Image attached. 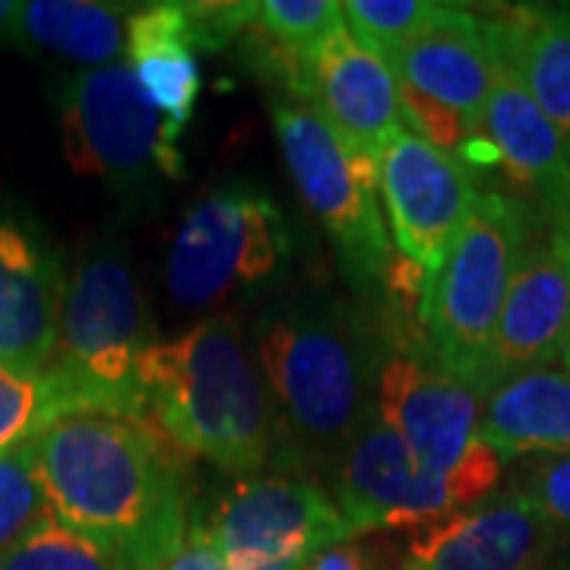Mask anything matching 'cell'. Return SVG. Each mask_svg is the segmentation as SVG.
Wrapping results in <instances>:
<instances>
[{"instance_id": "obj_24", "label": "cell", "mask_w": 570, "mask_h": 570, "mask_svg": "<svg viewBox=\"0 0 570 570\" xmlns=\"http://www.w3.org/2000/svg\"><path fill=\"white\" fill-rule=\"evenodd\" d=\"M0 570H137L124 554L48 517L0 554Z\"/></svg>"}, {"instance_id": "obj_17", "label": "cell", "mask_w": 570, "mask_h": 570, "mask_svg": "<svg viewBox=\"0 0 570 570\" xmlns=\"http://www.w3.org/2000/svg\"><path fill=\"white\" fill-rule=\"evenodd\" d=\"M491 96L482 130L508 184L558 223L570 213V156L554 124L504 63L491 61Z\"/></svg>"}, {"instance_id": "obj_1", "label": "cell", "mask_w": 570, "mask_h": 570, "mask_svg": "<svg viewBox=\"0 0 570 570\" xmlns=\"http://www.w3.org/2000/svg\"><path fill=\"white\" fill-rule=\"evenodd\" d=\"M48 513L137 570H165L187 539V494L178 453L111 412H73L29 444Z\"/></svg>"}, {"instance_id": "obj_31", "label": "cell", "mask_w": 570, "mask_h": 570, "mask_svg": "<svg viewBox=\"0 0 570 570\" xmlns=\"http://www.w3.org/2000/svg\"><path fill=\"white\" fill-rule=\"evenodd\" d=\"M165 570H228L225 568L223 554L213 546V539L206 535L200 523H190L187 539L178 549V554L165 564Z\"/></svg>"}, {"instance_id": "obj_18", "label": "cell", "mask_w": 570, "mask_h": 570, "mask_svg": "<svg viewBox=\"0 0 570 570\" xmlns=\"http://www.w3.org/2000/svg\"><path fill=\"white\" fill-rule=\"evenodd\" d=\"M384 63L396 82L456 111L472 137L482 130L494 70L485 26L475 13L444 3L441 13Z\"/></svg>"}, {"instance_id": "obj_14", "label": "cell", "mask_w": 570, "mask_h": 570, "mask_svg": "<svg viewBox=\"0 0 570 570\" xmlns=\"http://www.w3.org/2000/svg\"><path fill=\"white\" fill-rule=\"evenodd\" d=\"M302 102L324 118L348 149L377 159L400 130V86L387 63L365 51L348 29L305 58Z\"/></svg>"}, {"instance_id": "obj_6", "label": "cell", "mask_w": 570, "mask_h": 570, "mask_svg": "<svg viewBox=\"0 0 570 570\" xmlns=\"http://www.w3.org/2000/svg\"><path fill=\"white\" fill-rule=\"evenodd\" d=\"M269 111L285 168L311 216L333 238L348 283L365 298H384L393 245L377 206V159L348 149L311 105L279 96Z\"/></svg>"}, {"instance_id": "obj_20", "label": "cell", "mask_w": 570, "mask_h": 570, "mask_svg": "<svg viewBox=\"0 0 570 570\" xmlns=\"http://www.w3.org/2000/svg\"><path fill=\"white\" fill-rule=\"evenodd\" d=\"M482 26L491 61L517 73L532 102L561 134L570 156V13L504 10Z\"/></svg>"}, {"instance_id": "obj_11", "label": "cell", "mask_w": 570, "mask_h": 570, "mask_svg": "<svg viewBox=\"0 0 570 570\" xmlns=\"http://www.w3.org/2000/svg\"><path fill=\"white\" fill-rule=\"evenodd\" d=\"M377 168L393 242L434 276L479 197L472 168L406 127L384 146Z\"/></svg>"}, {"instance_id": "obj_10", "label": "cell", "mask_w": 570, "mask_h": 570, "mask_svg": "<svg viewBox=\"0 0 570 570\" xmlns=\"http://www.w3.org/2000/svg\"><path fill=\"white\" fill-rule=\"evenodd\" d=\"M200 527L228 570H305L321 551L352 539L336 501L288 469L245 475Z\"/></svg>"}, {"instance_id": "obj_3", "label": "cell", "mask_w": 570, "mask_h": 570, "mask_svg": "<svg viewBox=\"0 0 570 570\" xmlns=\"http://www.w3.org/2000/svg\"><path fill=\"white\" fill-rule=\"evenodd\" d=\"M146 425L178 456L257 475L276 460V412L257 355L235 317L216 314L140 358Z\"/></svg>"}, {"instance_id": "obj_32", "label": "cell", "mask_w": 570, "mask_h": 570, "mask_svg": "<svg viewBox=\"0 0 570 570\" xmlns=\"http://www.w3.org/2000/svg\"><path fill=\"white\" fill-rule=\"evenodd\" d=\"M305 570H384L381 568V558L377 551L367 549L362 542H336L324 549Z\"/></svg>"}, {"instance_id": "obj_33", "label": "cell", "mask_w": 570, "mask_h": 570, "mask_svg": "<svg viewBox=\"0 0 570 570\" xmlns=\"http://www.w3.org/2000/svg\"><path fill=\"white\" fill-rule=\"evenodd\" d=\"M17 22H20V3L0 0V45L17 41Z\"/></svg>"}, {"instance_id": "obj_19", "label": "cell", "mask_w": 570, "mask_h": 570, "mask_svg": "<svg viewBox=\"0 0 570 570\" xmlns=\"http://www.w3.org/2000/svg\"><path fill=\"white\" fill-rule=\"evenodd\" d=\"M479 441L504 460L570 453V374L561 367L517 371L482 396Z\"/></svg>"}, {"instance_id": "obj_35", "label": "cell", "mask_w": 570, "mask_h": 570, "mask_svg": "<svg viewBox=\"0 0 570 570\" xmlns=\"http://www.w3.org/2000/svg\"><path fill=\"white\" fill-rule=\"evenodd\" d=\"M561 358H564V365H568V374H570V346L564 348V355H561Z\"/></svg>"}, {"instance_id": "obj_21", "label": "cell", "mask_w": 570, "mask_h": 570, "mask_svg": "<svg viewBox=\"0 0 570 570\" xmlns=\"http://www.w3.org/2000/svg\"><path fill=\"white\" fill-rule=\"evenodd\" d=\"M127 63L163 121L181 134L200 96L197 41L181 3H149L127 20Z\"/></svg>"}, {"instance_id": "obj_30", "label": "cell", "mask_w": 570, "mask_h": 570, "mask_svg": "<svg viewBox=\"0 0 570 570\" xmlns=\"http://www.w3.org/2000/svg\"><path fill=\"white\" fill-rule=\"evenodd\" d=\"M197 51H219L257 22L261 3H181Z\"/></svg>"}, {"instance_id": "obj_26", "label": "cell", "mask_w": 570, "mask_h": 570, "mask_svg": "<svg viewBox=\"0 0 570 570\" xmlns=\"http://www.w3.org/2000/svg\"><path fill=\"white\" fill-rule=\"evenodd\" d=\"M48 498L36 472L32 448L0 456V554L48 520Z\"/></svg>"}, {"instance_id": "obj_12", "label": "cell", "mask_w": 570, "mask_h": 570, "mask_svg": "<svg viewBox=\"0 0 570 570\" xmlns=\"http://www.w3.org/2000/svg\"><path fill=\"white\" fill-rule=\"evenodd\" d=\"M377 415L403 438L419 466L448 475L479 438L482 393L431 358L390 352L377 377Z\"/></svg>"}, {"instance_id": "obj_27", "label": "cell", "mask_w": 570, "mask_h": 570, "mask_svg": "<svg viewBox=\"0 0 570 570\" xmlns=\"http://www.w3.org/2000/svg\"><path fill=\"white\" fill-rule=\"evenodd\" d=\"M257 22L266 36L295 55H314L333 32L346 29L343 3L336 0H266L257 10Z\"/></svg>"}, {"instance_id": "obj_5", "label": "cell", "mask_w": 570, "mask_h": 570, "mask_svg": "<svg viewBox=\"0 0 570 570\" xmlns=\"http://www.w3.org/2000/svg\"><path fill=\"white\" fill-rule=\"evenodd\" d=\"M530 225V209L520 197L479 194L448 261L428 283L422 324L431 362L479 393L501 307L532 247Z\"/></svg>"}, {"instance_id": "obj_7", "label": "cell", "mask_w": 570, "mask_h": 570, "mask_svg": "<svg viewBox=\"0 0 570 570\" xmlns=\"http://www.w3.org/2000/svg\"><path fill=\"white\" fill-rule=\"evenodd\" d=\"M501 472L504 456L479 438L453 472H428L374 412L333 469L336 508L352 539L374 530H409L482 504L498 489Z\"/></svg>"}, {"instance_id": "obj_29", "label": "cell", "mask_w": 570, "mask_h": 570, "mask_svg": "<svg viewBox=\"0 0 570 570\" xmlns=\"http://www.w3.org/2000/svg\"><path fill=\"white\" fill-rule=\"evenodd\" d=\"M396 86H400L403 121L412 127V134L428 140L431 146H438V149H444V153L460 156V149H463L469 137H472L466 121H463L456 111H450L448 105L428 99V96H422L419 89H412L406 82H396Z\"/></svg>"}, {"instance_id": "obj_28", "label": "cell", "mask_w": 570, "mask_h": 570, "mask_svg": "<svg viewBox=\"0 0 570 570\" xmlns=\"http://www.w3.org/2000/svg\"><path fill=\"white\" fill-rule=\"evenodd\" d=\"M510 491L520 494L551 532H570V453L523 463L513 472Z\"/></svg>"}, {"instance_id": "obj_4", "label": "cell", "mask_w": 570, "mask_h": 570, "mask_svg": "<svg viewBox=\"0 0 570 570\" xmlns=\"http://www.w3.org/2000/svg\"><path fill=\"white\" fill-rule=\"evenodd\" d=\"M156 343L127 261L115 250H96L67 279L58 346L45 371L61 384L73 412L140 419V358Z\"/></svg>"}, {"instance_id": "obj_34", "label": "cell", "mask_w": 570, "mask_h": 570, "mask_svg": "<svg viewBox=\"0 0 570 570\" xmlns=\"http://www.w3.org/2000/svg\"><path fill=\"white\" fill-rule=\"evenodd\" d=\"M551 238H554V242H558V247L564 250V257H568V266H570V213L568 216H561V219L554 223Z\"/></svg>"}, {"instance_id": "obj_23", "label": "cell", "mask_w": 570, "mask_h": 570, "mask_svg": "<svg viewBox=\"0 0 570 570\" xmlns=\"http://www.w3.org/2000/svg\"><path fill=\"white\" fill-rule=\"evenodd\" d=\"M63 415H73V409L48 371L0 365V456L29 448L45 428Z\"/></svg>"}, {"instance_id": "obj_25", "label": "cell", "mask_w": 570, "mask_h": 570, "mask_svg": "<svg viewBox=\"0 0 570 570\" xmlns=\"http://www.w3.org/2000/svg\"><path fill=\"white\" fill-rule=\"evenodd\" d=\"M441 7L444 3L434 0H346L343 17L352 39L387 61L441 13Z\"/></svg>"}, {"instance_id": "obj_15", "label": "cell", "mask_w": 570, "mask_h": 570, "mask_svg": "<svg viewBox=\"0 0 570 570\" xmlns=\"http://www.w3.org/2000/svg\"><path fill=\"white\" fill-rule=\"evenodd\" d=\"M61 257L22 216L0 213V365L45 371L61 330Z\"/></svg>"}, {"instance_id": "obj_13", "label": "cell", "mask_w": 570, "mask_h": 570, "mask_svg": "<svg viewBox=\"0 0 570 570\" xmlns=\"http://www.w3.org/2000/svg\"><path fill=\"white\" fill-rule=\"evenodd\" d=\"M554 532L513 491L406 530L400 570H539Z\"/></svg>"}, {"instance_id": "obj_2", "label": "cell", "mask_w": 570, "mask_h": 570, "mask_svg": "<svg viewBox=\"0 0 570 570\" xmlns=\"http://www.w3.org/2000/svg\"><path fill=\"white\" fill-rule=\"evenodd\" d=\"M254 355L276 412L279 469L333 472L377 412L390 355L377 317L330 295H292L257 321Z\"/></svg>"}, {"instance_id": "obj_22", "label": "cell", "mask_w": 570, "mask_h": 570, "mask_svg": "<svg viewBox=\"0 0 570 570\" xmlns=\"http://www.w3.org/2000/svg\"><path fill=\"white\" fill-rule=\"evenodd\" d=\"M127 20L121 3L96 0H29L20 3L17 41L82 70L111 67L127 58Z\"/></svg>"}, {"instance_id": "obj_16", "label": "cell", "mask_w": 570, "mask_h": 570, "mask_svg": "<svg viewBox=\"0 0 570 570\" xmlns=\"http://www.w3.org/2000/svg\"><path fill=\"white\" fill-rule=\"evenodd\" d=\"M570 346V266L554 238L532 245L510 285L491 336L482 396L527 367L551 365Z\"/></svg>"}, {"instance_id": "obj_9", "label": "cell", "mask_w": 570, "mask_h": 570, "mask_svg": "<svg viewBox=\"0 0 570 570\" xmlns=\"http://www.w3.org/2000/svg\"><path fill=\"white\" fill-rule=\"evenodd\" d=\"M67 165L118 194H140L156 175L184 178L178 134L146 99L130 63L80 70L61 86Z\"/></svg>"}, {"instance_id": "obj_8", "label": "cell", "mask_w": 570, "mask_h": 570, "mask_svg": "<svg viewBox=\"0 0 570 570\" xmlns=\"http://www.w3.org/2000/svg\"><path fill=\"white\" fill-rule=\"evenodd\" d=\"M292 232L264 187L232 181L184 213L168 250V292L187 311L223 305L273 283L288 264Z\"/></svg>"}]
</instances>
